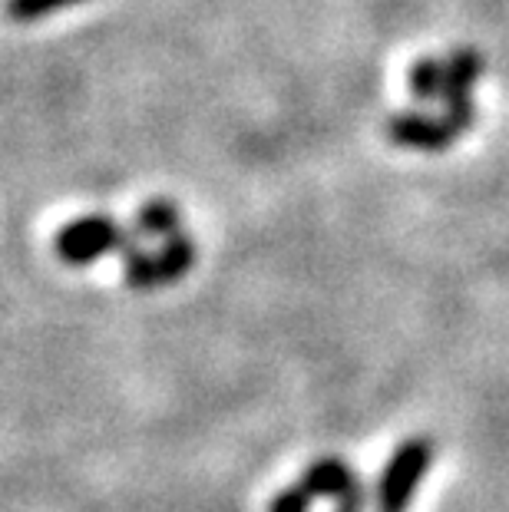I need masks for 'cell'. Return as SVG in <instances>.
Masks as SVG:
<instances>
[{
	"instance_id": "30bf717a",
	"label": "cell",
	"mask_w": 509,
	"mask_h": 512,
	"mask_svg": "<svg viewBox=\"0 0 509 512\" xmlns=\"http://www.w3.org/2000/svg\"><path fill=\"white\" fill-rule=\"evenodd\" d=\"M73 4H83V0H7V14L17 24H34L47 14H57V10H67Z\"/></svg>"
},
{
	"instance_id": "8992f818",
	"label": "cell",
	"mask_w": 509,
	"mask_h": 512,
	"mask_svg": "<svg viewBox=\"0 0 509 512\" xmlns=\"http://www.w3.org/2000/svg\"><path fill=\"white\" fill-rule=\"evenodd\" d=\"M196 258H199V248L192 242V235L179 232L166 238L156 252H153V275H156V288H166V285H176L196 268Z\"/></svg>"
},
{
	"instance_id": "277c9868",
	"label": "cell",
	"mask_w": 509,
	"mask_h": 512,
	"mask_svg": "<svg viewBox=\"0 0 509 512\" xmlns=\"http://www.w3.org/2000/svg\"><path fill=\"white\" fill-rule=\"evenodd\" d=\"M447 67V80H443V113L457 116L460 123L473 126L476 119V106H473V86L483 80L486 60L480 50L473 47H457L443 60Z\"/></svg>"
},
{
	"instance_id": "52a82bcc",
	"label": "cell",
	"mask_w": 509,
	"mask_h": 512,
	"mask_svg": "<svg viewBox=\"0 0 509 512\" xmlns=\"http://www.w3.org/2000/svg\"><path fill=\"white\" fill-rule=\"evenodd\" d=\"M136 232L146 235V238H159V242H166V238L179 235L182 232V212L179 205L172 199H149L139 205L136 212Z\"/></svg>"
},
{
	"instance_id": "7c38bea8",
	"label": "cell",
	"mask_w": 509,
	"mask_h": 512,
	"mask_svg": "<svg viewBox=\"0 0 509 512\" xmlns=\"http://www.w3.org/2000/svg\"><path fill=\"white\" fill-rule=\"evenodd\" d=\"M364 503H367V493H351L348 499H341V503H334L331 512H364Z\"/></svg>"
},
{
	"instance_id": "3957f363",
	"label": "cell",
	"mask_w": 509,
	"mask_h": 512,
	"mask_svg": "<svg viewBox=\"0 0 509 512\" xmlns=\"http://www.w3.org/2000/svg\"><path fill=\"white\" fill-rule=\"evenodd\" d=\"M467 133H470V126L460 123V119L450 113L430 116V113L407 110L387 119V139L400 149H417V152H443Z\"/></svg>"
},
{
	"instance_id": "6da1fadb",
	"label": "cell",
	"mask_w": 509,
	"mask_h": 512,
	"mask_svg": "<svg viewBox=\"0 0 509 512\" xmlns=\"http://www.w3.org/2000/svg\"><path fill=\"white\" fill-rule=\"evenodd\" d=\"M437 443L433 437H407L384 463L374 486V512H407L420 479L430 473Z\"/></svg>"
},
{
	"instance_id": "ba28073f",
	"label": "cell",
	"mask_w": 509,
	"mask_h": 512,
	"mask_svg": "<svg viewBox=\"0 0 509 512\" xmlns=\"http://www.w3.org/2000/svg\"><path fill=\"white\" fill-rule=\"evenodd\" d=\"M443 80H447V67H443V60L424 57L410 67L407 86L420 103H440L443 100Z\"/></svg>"
},
{
	"instance_id": "5b68a950",
	"label": "cell",
	"mask_w": 509,
	"mask_h": 512,
	"mask_svg": "<svg viewBox=\"0 0 509 512\" xmlns=\"http://www.w3.org/2000/svg\"><path fill=\"white\" fill-rule=\"evenodd\" d=\"M298 483L314 496V503H318V499L341 503V499H348L351 493H361L364 489V483L354 473V466L344 463L341 456H318V460H311Z\"/></svg>"
},
{
	"instance_id": "9c48e42d",
	"label": "cell",
	"mask_w": 509,
	"mask_h": 512,
	"mask_svg": "<svg viewBox=\"0 0 509 512\" xmlns=\"http://www.w3.org/2000/svg\"><path fill=\"white\" fill-rule=\"evenodd\" d=\"M119 255H123V278H126L129 288H133V291H156L153 252H146V248L136 242V235Z\"/></svg>"
},
{
	"instance_id": "7a4b0ae2",
	"label": "cell",
	"mask_w": 509,
	"mask_h": 512,
	"mask_svg": "<svg viewBox=\"0 0 509 512\" xmlns=\"http://www.w3.org/2000/svg\"><path fill=\"white\" fill-rule=\"evenodd\" d=\"M133 242V232H126L123 222H116L113 215H80V219L67 222L53 238V252L70 268H83L100 261L110 252H123Z\"/></svg>"
},
{
	"instance_id": "8fae6325",
	"label": "cell",
	"mask_w": 509,
	"mask_h": 512,
	"mask_svg": "<svg viewBox=\"0 0 509 512\" xmlns=\"http://www.w3.org/2000/svg\"><path fill=\"white\" fill-rule=\"evenodd\" d=\"M311 506H314V496L308 489L301 483H291L285 489H278L265 512H311Z\"/></svg>"
}]
</instances>
